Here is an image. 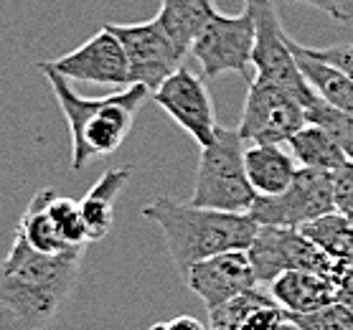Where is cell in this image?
<instances>
[{"label": "cell", "instance_id": "484cf974", "mask_svg": "<svg viewBox=\"0 0 353 330\" xmlns=\"http://www.w3.org/2000/svg\"><path fill=\"white\" fill-rule=\"evenodd\" d=\"M288 320H290L288 310L282 305H277L274 300H267V302L257 305L241 320L239 330H280Z\"/></svg>", "mask_w": 353, "mask_h": 330}, {"label": "cell", "instance_id": "7a4b0ae2", "mask_svg": "<svg viewBox=\"0 0 353 330\" xmlns=\"http://www.w3.org/2000/svg\"><path fill=\"white\" fill-rule=\"evenodd\" d=\"M39 69L51 84V92L69 125L74 173L84 170L94 158L114 153L128 140L137 110L150 97L143 84H128L102 99H89L81 97L69 79L61 76L48 61H41Z\"/></svg>", "mask_w": 353, "mask_h": 330}, {"label": "cell", "instance_id": "4fadbf2b", "mask_svg": "<svg viewBox=\"0 0 353 330\" xmlns=\"http://www.w3.org/2000/svg\"><path fill=\"white\" fill-rule=\"evenodd\" d=\"M181 280L196 298H201L206 310H214L226 300L259 285L254 269L249 265L247 249L221 251V254L201 259L181 274Z\"/></svg>", "mask_w": 353, "mask_h": 330}, {"label": "cell", "instance_id": "52a82bcc", "mask_svg": "<svg viewBox=\"0 0 353 330\" xmlns=\"http://www.w3.org/2000/svg\"><path fill=\"white\" fill-rule=\"evenodd\" d=\"M336 211L333 176L330 170L297 168L292 183L277 196H257L249 216L259 226H288L303 229L315 218Z\"/></svg>", "mask_w": 353, "mask_h": 330}, {"label": "cell", "instance_id": "2e32d148", "mask_svg": "<svg viewBox=\"0 0 353 330\" xmlns=\"http://www.w3.org/2000/svg\"><path fill=\"white\" fill-rule=\"evenodd\" d=\"M244 170L254 194L277 196L282 194L297 173L292 153H285L280 145H259L254 143L244 150Z\"/></svg>", "mask_w": 353, "mask_h": 330}, {"label": "cell", "instance_id": "4dcf8cb0", "mask_svg": "<svg viewBox=\"0 0 353 330\" xmlns=\"http://www.w3.org/2000/svg\"><path fill=\"white\" fill-rule=\"evenodd\" d=\"M150 330H209L201 320H196L193 315H178V318H170V320L155 322Z\"/></svg>", "mask_w": 353, "mask_h": 330}, {"label": "cell", "instance_id": "83f0119b", "mask_svg": "<svg viewBox=\"0 0 353 330\" xmlns=\"http://www.w3.org/2000/svg\"><path fill=\"white\" fill-rule=\"evenodd\" d=\"M307 56L318 59L323 64L333 66L336 72L345 74L348 79H353V43H336V46H325V49H310L303 46Z\"/></svg>", "mask_w": 353, "mask_h": 330}, {"label": "cell", "instance_id": "cb8c5ba5", "mask_svg": "<svg viewBox=\"0 0 353 330\" xmlns=\"http://www.w3.org/2000/svg\"><path fill=\"white\" fill-rule=\"evenodd\" d=\"M48 214L54 218L61 239L69 247H84L89 242L87 226H84V218H81V211H79V201L54 194L51 201H48Z\"/></svg>", "mask_w": 353, "mask_h": 330}, {"label": "cell", "instance_id": "d6986e66", "mask_svg": "<svg viewBox=\"0 0 353 330\" xmlns=\"http://www.w3.org/2000/svg\"><path fill=\"white\" fill-rule=\"evenodd\" d=\"M54 194H57L54 188H41V191H36V196L26 206V211L21 214L16 226L18 236H23V242L28 247H33L36 251H41V254H59V251L72 249L61 239L54 218L48 214V201H51Z\"/></svg>", "mask_w": 353, "mask_h": 330}, {"label": "cell", "instance_id": "8992f818", "mask_svg": "<svg viewBox=\"0 0 353 330\" xmlns=\"http://www.w3.org/2000/svg\"><path fill=\"white\" fill-rule=\"evenodd\" d=\"M244 8L252 13V21H254L252 66L257 69V79L272 81L277 87L288 89L307 107L318 94L297 66V59L290 49L288 33L282 28L272 0H244Z\"/></svg>", "mask_w": 353, "mask_h": 330}, {"label": "cell", "instance_id": "9a60e30c", "mask_svg": "<svg viewBox=\"0 0 353 330\" xmlns=\"http://www.w3.org/2000/svg\"><path fill=\"white\" fill-rule=\"evenodd\" d=\"M130 176H132L130 165L110 168L79 201V211L81 218H84V226H87L89 242H99V239H105L107 234L112 231L114 203L120 198L122 188L128 185Z\"/></svg>", "mask_w": 353, "mask_h": 330}, {"label": "cell", "instance_id": "603a6c76", "mask_svg": "<svg viewBox=\"0 0 353 330\" xmlns=\"http://www.w3.org/2000/svg\"><path fill=\"white\" fill-rule=\"evenodd\" d=\"M267 300H272V295H265L259 287H252V290H244L236 298L226 300L219 307L209 310V328L214 330H239L241 320L247 318L252 310Z\"/></svg>", "mask_w": 353, "mask_h": 330}, {"label": "cell", "instance_id": "9c48e42d", "mask_svg": "<svg viewBox=\"0 0 353 330\" xmlns=\"http://www.w3.org/2000/svg\"><path fill=\"white\" fill-rule=\"evenodd\" d=\"M254 51V21L247 8L239 16L214 13L209 23L201 28L191 46V56L201 64L203 79H214L219 74H241L252 66Z\"/></svg>", "mask_w": 353, "mask_h": 330}, {"label": "cell", "instance_id": "ba28073f", "mask_svg": "<svg viewBox=\"0 0 353 330\" xmlns=\"http://www.w3.org/2000/svg\"><path fill=\"white\" fill-rule=\"evenodd\" d=\"M305 125V105L272 81H249L244 110H241L239 135L259 145H282Z\"/></svg>", "mask_w": 353, "mask_h": 330}, {"label": "cell", "instance_id": "7402d4cb", "mask_svg": "<svg viewBox=\"0 0 353 330\" xmlns=\"http://www.w3.org/2000/svg\"><path fill=\"white\" fill-rule=\"evenodd\" d=\"M305 122L321 125L323 130H328L330 135L336 137V143L345 153V158L353 163V117L341 112L336 107H330L328 102H323L321 97H315L310 105L305 107Z\"/></svg>", "mask_w": 353, "mask_h": 330}, {"label": "cell", "instance_id": "6da1fadb", "mask_svg": "<svg viewBox=\"0 0 353 330\" xmlns=\"http://www.w3.org/2000/svg\"><path fill=\"white\" fill-rule=\"evenodd\" d=\"M84 247L41 254L23 242L0 259V330H43L74 292L81 272Z\"/></svg>", "mask_w": 353, "mask_h": 330}, {"label": "cell", "instance_id": "f1b7e54d", "mask_svg": "<svg viewBox=\"0 0 353 330\" xmlns=\"http://www.w3.org/2000/svg\"><path fill=\"white\" fill-rule=\"evenodd\" d=\"M292 3H303L315 10H323L338 23H348L353 21V0H292Z\"/></svg>", "mask_w": 353, "mask_h": 330}, {"label": "cell", "instance_id": "ffe728a7", "mask_svg": "<svg viewBox=\"0 0 353 330\" xmlns=\"http://www.w3.org/2000/svg\"><path fill=\"white\" fill-rule=\"evenodd\" d=\"M290 153L303 168H318V170H336L341 163H345V153L336 143V137L321 125L305 122L295 135L288 140Z\"/></svg>", "mask_w": 353, "mask_h": 330}, {"label": "cell", "instance_id": "d4e9b609", "mask_svg": "<svg viewBox=\"0 0 353 330\" xmlns=\"http://www.w3.org/2000/svg\"><path fill=\"white\" fill-rule=\"evenodd\" d=\"M290 322L297 325V330H353V310L336 300L313 313L290 315Z\"/></svg>", "mask_w": 353, "mask_h": 330}, {"label": "cell", "instance_id": "4316f807", "mask_svg": "<svg viewBox=\"0 0 353 330\" xmlns=\"http://www.w3.org/2000/svg\"><path fill=\"white\" fill-rule=\"evenodd\" d=\"M333 176V201L336 211L343 216L353 218V163H341L336 170H330Z\"/></svg>", "mask_w": 353, "mask_h": 330}, {"label": "cell", "instance_id": "8fae6325", "mask_svg": "<svg viewBox=\"0 0 353 330\" xmlns=\"http://www.w3.org/2000/svg\"><path fill=\"white\" fill-rule=\"evenodd\" d=\"M150 99L176 122L178 127L206 147L216 137V112L203 79L193 74L185 64H181L161 87L150 92Z\"/></svg>", "mask_w": 353, "mask_h": 330}, {"label": "cell", "instance_id": "30bf717a", "mask_svg": "<svg viewBox=\"0 0 353 330\" xmlns=\"http://www.w3.org/2000/svg\"><path fill=\"white\" fill-rule=\"evenodd\" d=\"M107 28L117 36L125 49L130 84H143L148 92H155L183 64L185 56L170 41L158 18L143 23H110Z\"/></svg>", "mask_w": 353, "mask_h": 330}, {"label": "cell", "instance_id": "e0dca14e", "mask_svg": "<svg viewBox=\"0 0 353 330\" xmlns=\"http://www.w3.org/2000/svg\"><path fill=\"white\" fill-rule=\"evenodd\" d=\"M214 13H216L214 0H161V10L155 18L185 56L191 54L193 41Z\"/></svg>", "mask_w": 353, "mask_h": 330}, {"label": "cell", "instance_id": "f546056e", "mask_svg": "<svg viewBox=\"0 0 353 330\" xmlns=\"http://www.w3.org/2000/svg\"><path fill=\"white\" fill-rule=\"evenodd\" d=\"M336 300L353 310V265H345L336 277Z\"/></svg>", "mask_w": 353, "mask_h": 330}, {"label": "cell", "instance_id": "1f68e13d", "mask_svg": "<svg viewBox=\"0 0 353 330\" xmlns=\"http://www.w3.org/2000/svg\"><path fill=\"white\" fill-rule=\"evenodd\" d=\"M351 221H353V218H351Z\"/></svg>", "mask_w": 353, "mask_h": 330}, {"label": "cell", "instance_id": "3957f363", "mask_svg": "<svg viewBox=\"0 0 353 330\" xmlns=\"http://www.w3.org/2000/svg\"><path fill=\"white\" fill-rule=\"evenodd\" d=\"M143 216L161 229L178 274L221 251L247 249L259 229L249 214L201 209L193 203L173 201L170 196H158L155 201L145 203Z\"/></svg>", "mask_w": 353, "mask_h": 330}, {"label": "cell", "instance_id": "ac0fdd59", "mask_svg": "<svg viewBox=\"0 0 353 330\" xmlns=\"http://www.w3.org/2000/svg\"><path fill=\"white\" fill-rule=\"evenodd\" d=\"M288 43L292 54L297 59V66H300V72L303 76L307 79V84L313 87V92L323 102H328L330 107H336L341 112L351 114L353 117V79H348L345 74L336 72L333 66L323 64L318 59L307 56L305 51H303V43H297L288 36Z\"/></svg>", "mask_w": 353, "mask_h": 330}, {"label": "cell", "instance_id": "5b68a950", "mask_svg": "<svg viewBox=\"0 0 353 330\" xmlns=\"http://www.w3.org/2000/svg\"><path fill=\"white\" fill-rule=\"evenodd\" d=\"M247 257L257 282H272L277 274L288 269H307L336 280L345 267L343 262L328 257L300 229L288 226H259L247 247Z\"/></svg>", "mask_w": 353, "mask_h": 330}, {"label": "cell", "instance_id": "277c9868", "mask_svg": "<svg viewBox=\"0 0 353 330\" xmlns=\"http://www.w3.org/2000/svg\"><path fill=\"white\" fill-rule=\"evenodd\" d=\"M257 194L244 170V137L239 130L219 127L216 137L201 147L196 183L188 203L201 209L249 214Z\"/></svg>", "mask_w": 353, "mask_h": 330}, {"label": "cell", "instance_id": "5bb4252c", "mask_svg": "<svg viewBox=\"0 0 353 330\" xmlns=\"http://www.w3.org/2000/svg\"><path fill=\"white\" fill-rule=\"evenodd\" d=\"M270 292L290 315H303L336 302V280L307 269H288L270 282Z\"/></svg>", "mask_w": 353, "mask_h": 330}, {"label": "cell", "instance_id": "44dd1931", "mask_svg": "<svg viewBox=\"0 0 353 330\" xmlns=\"http://www.w3.org/2000/svg\"><path fill=\"white\" fill-rule=\"evenodd\" d=\"M300 231L305 234L310 242H315L328 257L353 265V221L338 211H330L325 216L315 218L305 224Z\"/></svg>", "mask_w": 353, "mask_h": 330}, {"label": "cell", "instance_id": "7c38bea8", "mask_svg": "<svg viewBox=\"0 0 353 330\" xmlns=\"http://www.w3.org/2000/svg\"><path fill=\"white\" fill-rule=\"evenodd\" d=\"M61 76L77 81H89L99 87H128L130 69L125 49L110 28H99L81 46L48 61Z\"/></svg>", "mask_w": 353, "mask_h": 330}]
</instances>
